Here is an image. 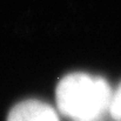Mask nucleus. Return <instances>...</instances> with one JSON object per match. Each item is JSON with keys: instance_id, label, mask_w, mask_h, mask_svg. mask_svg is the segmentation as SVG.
I'll return each instance as SVG.
<instances>
[{"instance_id": "nucleus-2", "label": "nucleus", "mask_w": 121, "mask_h": 121, "mask_svg": "<svg viewBox=\"0 0 121 121\" xmlns=\"http://www.w3.org/2000/svg\"><path fill=\"white\" fill-rule=\"evenodd\" d=\"M7 121H59V118L48 104L30 99L17 104L9 111Z\"/></svg>"}, {"instance_id": "nucleus-1", "label": "nucleus", "mask_w": 121, "mask_h": 121, "mask_svg": "<svg viewBox=\"0 0 121 121\" xmlns=\"http://www.w3.org/2000/svg\"><path fill=\"white\" fill-rule=\"evenodd\" d=\"M112 95L104 78L80 72L64 77L55 91L59 111L74 121H98L109 112Z\"/></svg>"}, {"instance_id": "nucleus-3", "label": "nucleus", "mask_w": 121, "mask_h": 121, "mask_svg": "<svg viewBox=\"0 0 121 121\" xmlns=\"http://www.w3.org/2000/svg\"><path fill=\"white\" fill-rule=\"evenodd\" d=\"M109 114L115 121H121V82L118 88L113 92L109 106Z\"/></svg>"}]
</instances>
